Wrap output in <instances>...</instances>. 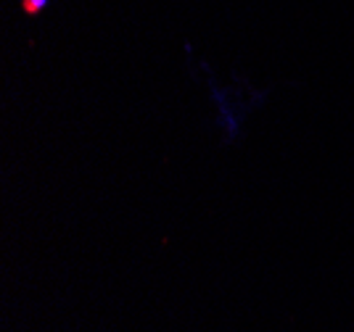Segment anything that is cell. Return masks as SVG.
<instances>
[{"mask_svg":"<svg viewBox=\"0 0 354 332\" xmlns=\"http://www.w3.org/2000/svg\"><path fill=\"white\" fill-rule=\"evenodd\" d=\"M48 6H50V0H21V11H24L27 16L43 14Z\"/></svg>","mask_w":354,"mask_h":332,"instance_id":"cell-1","label":"cell"}]
</instances>
